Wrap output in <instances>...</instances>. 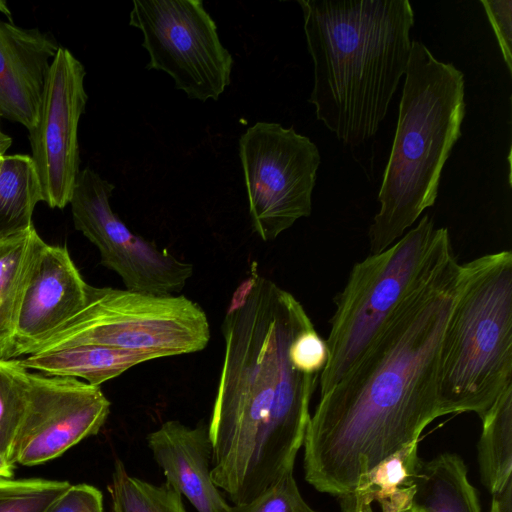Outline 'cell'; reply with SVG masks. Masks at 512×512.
I'll use <instances>...</instances> for the list:
<instances>
[{
  "mask_svg": "<svg viewBox=\"0 0 512 512\" xmlns=\"http://www.w3.org/2000/svg\"><path fill=\"white\" fill-rule=\"evenodd\" d=\"M153 458L166 482L197 512H227L229 504L211 476L212 446L208 426L168 420L147 435Z\"/></svg>",
  "mask_w": 512,
  "mask_h": 512,
  "instance_id": "cell-15",
  "label": "cell"
},
{
  "mask_svg": "<svg viewBox=\"0 0 512 512\" xmlns=\"http://www.w3.org/2000/svg\"><path fill=\"white\" fill-rule=\"evenodd\" d=\"M461 264L447 251L354 367L320 400L304 442L305 480L336 498L443 416L439 360Z\"/></svg>",
  "mask_w": 512,
  "mask_h": 512,
  "instance_id": "cell-1",
  "label": "cell"
},
{
  "mask_svg": "<svg viewBox=\"0 0 512 512\" xmlns=\"http://www.w3.org/2000/svg\"><path fill=\"white\" fill-rule=\"evenodd\" d=\"M450 249L448 230L436 228L425 214L391 246L354 264L330 319L320 396L354 367L401 302Z\"/></svg>",
  "mask_w": 512,
  "mask_h": 512,
  "instance_id": "cell-6",
  "label": "cell"
},
{
  "mask_svg": "<svg viewBox=\"0 0 512 512\" xmlns=\"http://www.w3.org/2000/svg\"><path fill=\"white\" fill-rule=\"evenodd\" d=\"M421 464L418 441L404 445L337 498L341 512H411Z\"/></svg>",
  "mask_w": 512,
  "mask_h": 512,
  "instance_id": "cell-16",
  "label": "cell"
},
{
  "mask_svg": "<svg viewBox=\"0 0 512 512\" xmlns=\"http://www.w3.org/2000/svg\"><path fill=\"white\" fill-rule=\"evenodd\" d=\"M60 47L50 33L0 20V117L28 130L35 125Z\"/></svg>",
  "mask_w": 512,
  "mask_h": 512,
  "instance_id": "cell-14",
  "label": "cell"
},
{
  "mask_svg": "<svg viewBox=\"0 0 512 512\" xmlns=\"http://www.w3.org/2000/svg\"><path fill=\"white\" fill-rule=\"evenodd\" d=\"M0 11L6 15H10L7 5L4 1H0Z\"/></svg>",
  "mask_w": 512,
  "mask_h": 512,
  "instance_id": "cell-32",
  "label": "cell"
},
{
  "mask_svg": "<svg viewBox=\"0 0 512 512\" xmlns=\"http://www.w3.org/2000/svg\"><path fill=\"white\" fill-rule=\"evenodd\" d=\"M47 243L31 227L0 236V359H8L30 280Z\"/></svg>",
  "mask_w": 512,
  "mask_h": 512,
  "instance_id": "cell-17",
  "label": "cell"
},
{
  "mask_svg": "<svg viewBox=\"0 0 512 512\" xmlns=\"http://www.w3.org/2000/svg\"><path fill=\"white\" fill-rule=\"evenodd\" d=\"M108 489L113 512H187L182 495L166 481L155 485L132 476L119 459Z\"/></svg>",
  "mask_w": 512,
  "mask_h": 512,
  "instance_id": "cell-22",
  "label": "cell"
},
{
  "mask_svg": "<svg viewBox=\"0 0 512 512\" xmlns=\"http://www.w3.org/2000/svg\"><path fill=\"white\" fill-rule=\"evenodd\" d=\"M88 286L67 247L47 244L25 292L8 359L22 356L80 310Z\"/></svg>",
  "mask_w": 512,
  "mask_h": 512,
  "instance_id": "cell-13",
  "label": "cell"
},
{
  "mask_svg": "<svg viewBox=\"0 0 512 512\" xmlns=\"http://www.w3.org/2000/svg\"><path fill=\"white\" fill-rule=\"evenodd\" d=\"M40 201L42 191L31 157L4 155L0 167V236L31 227Z\"/></svg>",
  "mask_w": 512,
  "mask_h": 512,
  "instance_id": "cell-21",
  "label": "cell"
},
{
  "mask_svg": "<svg viewBox=\"0 0 512 512\" xmlns=\"http://www.w3.org/2000/svg\"><path fill=\"white\" fill-rule=\"evenodd\" d=\"M11 138L5 134L0 127V156L5 155V152L11 146Z\"/></svg>",
  "mask_w": 512,
  "mask_h": 512,
  "instance_id": "cell-31",
  "label": "cell"
},
{
  "mask_svg": "<svg viewBox=\"0 0 512 512\" xmlns=\"http://www.w3.org/2000/svg\"><path fill=\"white\" fill-rule=\"evenodd\" d=\"M4 156V155H3ZM3 156H0V167H1V163H2V158Z\"/></svg>",
  "mask_w": 512,
  "mask_h": 512,
  "instance_id": "cell-33",
  "label": "cell"
},
{
  "mask_svg": "<svg viewBox=\"0 0 512 512\" xmlns=\"http://www.w3.org/2000/svg\"><path fill=\"white\" fill-rule=\"evenodd\" d=\"M412 512H481L462 458L443 453L422 461Z\"/></svg>",
  "mask_w": 512,
  "mask_h": 512,
  "instance_id": "cell-19",
  "label": "cell"
},
{
  "mask_svg": "<svg viewBox=\"0 0 512 512\" xmlns=\"http://www.w3.org/2000/svg\"><path fill=\"white\" fill-rule=\"evenodd\" d=\"M328 347L313 324L302 329L289 346V358L300 372L320 376L328 360Z\"/></svg>",
  "mask_w": 512,
  "mask_h": 512,
  "instance_id": "cell-25",
  "label": "cell"
},
{
  "mask_svg": "<svg viewBox=\"0 0 512 512\" xmlns=\"http://www.w3.org/2000/svg\"><path fill=\"white\" fill-rule=\"evenodd\" d=\"M21 414L19 392L10 377L0 370V451L10 460Z\"/></svg>",
  "mask_w": 512,
  "mask_h": 512,
  "instance_id": "cell-26",
  "label": "cell"
},
{
  "mask_svg": "<svg viewBox=\"0 0 512 512\" xmlns=\"http://www.w3.org/2000/svg\"><path fill=\"white\" fill-rule=\"evenodd\" d=\"M157 359L139 351L98 345H76L56 348L19 359L28 370L49 376L82 378L90 385L111 380L140 363Z\"/></svg>",
  "mask_w": 512,
  "mask_h": 512,
  "instance_id": "cell-18",
  "label": "cell"
},
{
  "mask_svg": "<svg viewBox=\"0 0 512 512\" xmlns=\"http://www.w3.org/2000/svg\"><path fill=\"white\" fill-rule=\"evenodd\" d=\"M129 24L143 34L148 70L167 73L189 99L218 100L234 64L201 0H134Z\"/></svg>",
  "mask_w": 512,
  "mask_h": 512,
  "instance_id": "cell-9",
  "label": "cell"
},
{
  "mask_svg": "<svg viewBox=\"0 0 512 512\" xmlns=\"http://www.w3.org/2000/svg\"><path fill=\"white\" fill-rule=\"evenodd\" d=\"M69 487L67 481L0 477V512H44Z\"/></svg>",
  "mask_w": 512,
  "mask_h": 512,
  "instance_id": "cell-23",
  "label": "cell"
},
{
  "mask_svg": "<svg viewBox=\"0 0 512 512\" xmlns=\"http://www.w3.org/2000/svg\"><path fill=\"white\" fill-rule=\"evenodd\" d=\"M490 512H512V483L492 495Z\"/></svg>",
  "mask_w": 512,
  "mask_h": 512,
  "instance_id": "cell-29",
  "label": "cell"
},
{
  "mask_svg": "<svg viewBox=\"0 0 512 512\" xmlns=\"http://www.w3.org/2000/svg\"><path fill=\"white\" fill-rule=\"evenodd\" d=\"M114 189L93 169L80 170L69 202L75 228L97 247L101 264L117 273L127 290L157 296L180 292L193 265L133 233L112 210Z\"/></svg>",
  "mask_w": 512,
  "mask_h": 512,
  "instance_id": "cell-10",
  "label": "cell"
},
{
  "mask_svg": "<svg viewBox=\"0 0 512 512\" xmlns=\"http://www.w3.org/2000/svg\"><path fill=\"white\" fill-rule=\"evenodd\" d=\"M239 158L251 225L263 241L310 216L321 156L307 136L293 127L259 121L241 135Z\"/></svg>",
  "mask_w": 512,
  "mask_h": 512,
  "instance_id": "cell-8",
  "label": "cell"
},
{
  "mask_svg": "<svg viewBox=\"0 0 512 512\" xmlns=\"http://www.w3.org/2000/svg\"><path fill=\"white\" fill-rule=\"evenodd\" d=\"M83 64L60 47L44 87L35 125L29 130L30 156L50 208L63 209L80 173L78 127L88 95Z\"/></svg>",
  "mask_w": 512,
  "mask_h": 512,
  "instance_id": "cell-12",
  "label": "cell"
},
{
  "mask_svg": "<svg viewBox=\"0 0 512 512\" xmlns=\"http://www.w3.org/2000/svg\"><path fill=\"white\" fill-rule=\"evenodd\" d=\"M511 386L512 253L503 250L461 264L440 351L442 414L482 419Z\"/></svg>",
  "mask_w": 512,
  "mask_h": 512,
  "instance_id": "cell-5",
  "label": "cell"
},
{
  "mask_svg": "<svg viewBox=\"0 0 512 512\" xmlns=\"http://www.w3.org/2000/svg\"><path fill=\"white\" fill-rule=\"evenodd\" d=\"M227 512H319L302 497L293 473L283 476L251 501L230 505Z\"/></svg>",
  "mask_w": 512,
  "mask_h": 512,
  "instance_id": "cell-24",
  "label": "cell"
},
{
  "mask_svg": "<svg viewBox=\"0 0 512 512\" xmlns=\"http://www.w3.org/2000/svg\"><path fill=\"white\" fill-rule=\"evenodd\" d=\"M110 413L100 386L74 377L28 370L26 404L15 439L12 461L35 466L59 457L83 439L96 435Z\"/></svg>",
  "mask_w": 512,
  "mask_h": 512,
  "instance_id": "cell-11",
  "label": "cell"
},
{
  "mask_svg": "<svg viewBox=\"0 0 512 512\" xmlns=\"http://www.w3.org/2000/svg\"><path fill=\"white\" fill-rule=\"evenodd\" d=\"M478 443L481 480L493 495L512 483V386L483 416Z\"/></svg>",
  "mask_w": 512,
  "mask_h": 512,
  "instance_id": "cell-20",
  "label": "cell"
},
{
  "mask_svg": "<svg viewBox=\"0 0 512 512\" xmlns=\"http://www.w3.org/2000/svg\"><path fill=\"white\" fill-rule=\"evenodd\" d=\"M313 324L302 304L256 264L234 291L221 331L225 352L208 423L211 476L233 505L293 473L319 376L290 361L295 336Z\"/></svg>",
  "mask_w": 512,
  "mask_h": 512,
  "instance_id": "cell-2",
  "label": "cell"
},
{
  "mask_svg": "<svg viewBox=\"0 0 512 512\" xmlns=\"http://www.w3.org/2000/svg\"><path fill=\"white\" fill-rule=\"evenodd\" d=\"M15 464L0 451V477L12 478L14 475Z\"/></svg>",
  "mask_w": 512,
  "mask_h": 512,
  "instance_id": "cell-30",
  "label": "cell"
},
{
  "mask_svg": "<svg viewBox=\"0 0 512 512\" xmlns=\"http://www.w3.org/2000/svg\"><path fill=\"white\" fill-rule=\"evenodd\" d=\"M480 2L494 30L508 71L512 73V1L481 0Z\"/></svg>",
  "mask_w": 512,
  "mask_h": 512,
  "instance_id": "cell-27",
  "label": "cell"
},
{
  "mask_svg": "<svg viewBox=\"0 0 512 512\" xmlns=\"http://www.w3.org/2000/svg\"><path fill=\"white\" fill-rule=\"evenodd\" d=\"M313 62L309 102L343 143L373 137L405 76L415 17L408 0H299Z\"/></svg>",
  "mask_w": 512,
  "mask_h": 512,
  "instance_id": "cell-3",
  "label": "cell"
},
{
  "mask_svg": "<svg viewBox=\"0 0 512 512\" xmlns=\"http://www.w3.org/2000/svg\"><path fill=\"white\" fill-rule=\"evenodd\" d=\"M412 512V511H411Z\"/></svg>",
  "mask_w": 512,
  "mask_h": 512,
  "instance_id": "cell-34",
  "label": "cell"
},
{
  "mask_svg": "<svg viewBox=\"0 0 512 512\" xmlns=\"http://www.w3.org/2000/svg\"><path fill=\"white\" fill-rule=\"evenodd\" d=\"M209 340L206 313L183 295L157 296L89 285L82 308L26 348L22 356L98 345L162 358L202 351Z\"/></svg>",
  "mask_w": 512,
  "mask_h": 512,
  "instance_id": "cell-7",
  "label": "cell"
},
{
  "mask_svg": "<svg viewBox=\"0 0 512 512\" xmlns=\"http://www.w3.org/2000/svg\"><path fill=\"white\" fill-rule=\"evenodd\" d=\"M44 512H104L103 495L89 484L70 485Z\"/></svg>",
  "mask_w": 512,
  "mask_h": 512,
  "instance_id": "cell-28",
  "label": "cell"
},
{
  "mask_svg": "<svg viewBox=\"0 0 512 512\" xmlns=\"http://www.w3.org/2000/svg\"><path fill=\"white\" fill-rule=\"evenodd\" d=\"M465 114L463 72L412 40L380 208L368 230L370 254L395 243L435 204Z\"/></svg>",
  "mask_w": 512,
  "mask_h": 512,
  "instance_id": "cell-4",
  "label": "cell"
}]
</instances>
